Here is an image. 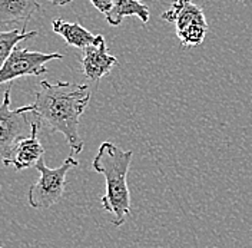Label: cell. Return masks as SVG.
<instances>
[{"mask_svg": "<svg viewBox=\"0 0 252 248\" xmlns=\"http://www.w3.org/2000/svg\"><path fill=\"white\" fill-rule=\"evenodd\" d=\"M39 86V91L34 93L31 115L36 118L40 126H46L50 132L62 134L72 154L78 155L83 149L79 122L91 101L89 86L61 80L56 83L42 80Z\"/></svg>", "mask_w": 252, "mask_h": 248, "instance_id": "1", "label": "cell"}, {"mask_svg": "<svg viewBox=\"0 0 252 248\" xmlns=\"http://www.w3.org/2000/svg\"><path fill=\"white\" fill-rule=\"evenodd\" d=\"M132 156V151H124L112 142H103L92 162L94 172L105 177L106 191L100 198V205L113 215L112 224L115 227H122L130 214V192L126 178Z\"/></svg>", "mask_w": 252, "mask_h": 248, "instance_id": "2", "label": "cell"}, {"mask_svg": "<svg viewBox=\"0 0 252 248\" xmlns=\"http://www.w3.org/2000/svg\"><path fill=\"white\" fill-rule=\"evenodd\" d=\"M78 161L73 156H67L61 167L49 168L42 158L36 164V170L40 174L39 179L32 184L28 192V202L34 210H46L62 200L66 189V175L72 168L78 167Z\"/></svg>", "mask_w": 252, "mask_h": 248, "instance_id": "3", "label": "cell"}, {"mask_svg": "<svg viewBox=\"0 0 252 248\" xmlns=\"http://www.w3.org/2000/svg\"><path fill=\"white\" fill-rule=\"evenodd\" d=\"M160 19L175 25L176 36L184 47L202 45L208 32L204 12L192 0H173L171 7L160 15Z\"/></svg>", "mask_w": 252, "mask_h": 248, "instance_id": "4", "label": "cell"}, {"mask_svg": "<svg viewBox=\"0 0 252 248\" xmlns=\"http://www.w3.org/2000/svg\"><path fill=\"white\" fill-rule=\"evenodd\" d=\"M10 91L12 83L4 89L3 102L0 104V161L4 167H7L17 141L29 135L32 131V122L29 121V115L33 110L32 104L12 109Z\"/></svg>", "mask_w": 252, "mask_h": 248, "instance_id": "5", "label": "cell"}, {"mask_svg": "<svg viewBox=\"0 0 252 248\" xmlns=\"http://www.w3.org/2000/svg\"><path fill=\"white\" fill-rule=\"evenodd\" d=\"M55 59H63V55L32 52L16 46L0 69V85L12 83L15 79L23 76H40L47 72L46 63Z\"/></svg>", "mask_w": 252, "mask_h": 248, "instance_id": "6", "label": "cell"}, {"mask_svg": "<svg viewBox=\"0 0 252 248\" xmlns=\"http://www.w3.org/2000/svg\"><path fill=\"white\" fill-rule=\"evenodd\" d=\"M118 59L108 53V47L105 37L97 35V39L94 45L82 49L80 66L85 78L94 82H99L103 76L110 73L112 68L116 65Z\"/></svg>", "mask_w": 252, "mask_h": 248, "instance_id": "7", "label": "cell"}, {"mask_svg": "<svg viewBox=\"0 0 252 248\" xmlns=\"http://www.w3.org/2000/svg\"><path fill=\"white\" fill-rule=\"evenodd\" d=\"M39 129L40 124L37 121H33L31 134L17 141L12 151V155L9 158L7 167L13 165L17 172L36 167V164L45 155V148L37 138Z\"/></svg>", "mask_w": 252, "mask_h": 248, "instance_id": "8", "label": "cell"}, {"mask_svg": "<svg viewBox=\"0 0 252 248\" xmlns=\"http://www.w3.org/2000/svg\"><path fill=\"white\" fill-rule=\"evenodd\" d=\"M39 10L37 0H0V26L19 25L26 31L32 16Z\"/></svg>", "mask_w": 252, "mask_h": 248, "instance_id": "9", "label": "cell"}, {"mask_svg": "<svg viewBox=\"0 0 252 248\" xmlns=\"http://www.w3.org/2000/svg\"><path fill=\"white\" fill-rule=\"evenodd\" d=\"M52 29L56 35L64 39V42L72 47L85 49L94 45L97 39V35H94L85 29L80 23H69L63 19H55L52 23Z\"/></svg>", "mask_w": 252, "mask_h": 248, "instance_id": "10", "label": "cell"}, {"mask_svg": "<svg viewBox=\"0 0 252 248\" xmlns=\"http://www.w3.org/2000/svg\"><path fill=\"white\" fill-rule=\"evenodd\" d=\"M127 16H136L142 23H148L151 9L143 0H115L112 10L105 17L110 26H119Z\"/></svg>", "mask_w": 252, "mask_h": 248, "instance_id": "11", "label": "cell"}, {"mask_svg": "<svg viewBox=\"0 0 252 248\" xmlns=\"http://www.w3.org/2000/svg\"><path fill=\"white\" fill-rule=\"evenodd\" d=\"M37 35L36 31L26 32L25 29H12L7 32H0V69L7 61V58L10 56V53L13 52L20 42L32 39Z\"/></svg>", "mask_w": 252, "mask_h": 248, "instance_id": "12", "label": "cell"}, {"mask_svg": "<svg viewBox=\"0 0 252 248\" xmlns=\"http://www.w3.org/2000/svg\"><path fill=\"white\" fill-rule=\"evenodd\" d=\"M91 3L94 4L100 13H103V15L106 16L112 10L115 0H91Z\"/></svg>", "mask_w": 252, "mask_h": 248, "instance_id": "13", "label": "cell"}, {"mask_svg": "<svg viewBox=\"0 0 252 248\" xmlns=\"http://www.w3.org/2000/svg\"><path fill=\"white\" fill-rule=\"evenodd\" d=\"M47 1L52 3V4H55V6H64V4L70 3L72 0H47Z\"/></svg>", "mask_w": 252, "mask_h": 248, "instance_id": "14", "label": "cell"}, {"mask_svg": "<svg viewBox=\"0 0 252 248\" xmlns=\"http://www.w3.org/2000/svg\"><path fill=\"white\" fill-rule=\"evenodd\" d=\"M0 248H3V247H0Z\"/></svg>", "mask_w": 252, "mask_h": 248, "instance_id": "15", "label": "cell"}]
</instances>
